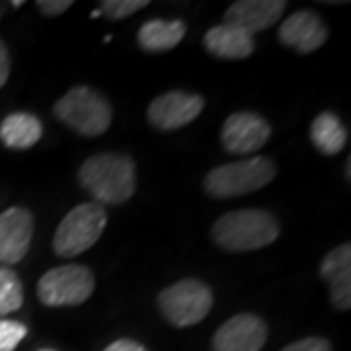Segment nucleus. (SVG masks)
<instances>
[{"label":"nucleus","mask_w":351,"mask_h":351,"mask_svg":"<svg viewBox=\"0 0 351 351\" xmlns=\"http://www.w3.org/2000/svg\"><path fill=\"white\" fill-rule=\"evenodd\" d=\"M34 237V217L27 209L12 207L0 215V263L22 262Z\"/></svg>","instance_id":"9b49d317"},{"label":"nucleus","mask_w":351,"mask_h":351,"mask_svg":"<svg viewBox=\"0 0 351 351\" xmlns=\"http://www.w3.org/2000/svg\"><path fill=\"white\" fill-rule=\"evenodd\" d=\"M203 98L189 92H168L152 100L149 108V121L160 131H174L191 123L203 110Z\"/></svg>","instance_id":"1a4fd4ad"},{"label":"nucleus","mask_w":351,"mask_h":351,"mask_svg":"<svg viewBox=\"0 0 351 351\" xmlns=\"http://www.w3.org/2000/svg\"><path fill=\"white\" fill-rule=\"evenodd\" d=\"M276 176V164L265 156H252L246 160L223 164L205 178V189L221 199L239 197L265 188Z\"/></svg>","instance_id":"20e7f679"},{"label":"nucleus","mask_w":351,"mask_h":351,"mask_svg":"<svg viewBox=\"0 0 351 351\" xmlns=\"http://www.w3.org/2000/svg\"><path fill=\"white\" fill-rule=\"evenodd\" d=\"M320 276L328 283L330 299L339 311L351 306V246L341 244L332 250L320 265Z\"/></svg>","instance_id":"4468645a"},{"label":"nucleus","mask_w":351,"mask_h":351,"mask_svg":"<svg viewBox=\"0 0 351 351\" xmlns=\"http://www.w3.org/2000/svg\"><path fill=\"white\" fill-rule=\"evenodd\" d=\"M287 4L283 0H239L228 6L225 24L239 27L248 36L263 32L281 20Z\"/></svg>","instance_id":"f8f14e48"},{"label":"nucleus","mask_w":351,"mask_h":351,"mask_svg":"<svg viewBox=\"0 0 351 351\" xmlns=\"http://www.w3.org/2000/svg\"><path fill=\"white\" fill-rule=\"evenodd\" d=\"M147 6H149L147 0H104L100 2V14L112 20H123Z\"/></svg>","instance_id":"aec40b11"},{"label":"nucleus","mask_w":351,"mask_h":351,"mask_svg":"<svg viewBox=\"0 0 351 351\" xmlns=\"http://www.w3.org/2000/svg\"><path fill=\"white\" fill-rule=\"evenodd\" d=\"M108 223L106 209L98 203H82L69 211L55 232L53 248L61 258H75L90 250L101 237Z\"/></svg>","instance_id":"39448f33"},{"label":"nucleus","mask_w":351,"mask_h":351,"mask_svg":"<svg viewBox=\"0 0 351 351\" xmlns=\"http://www.w3.org/2000/svg\"><path fill=\"white\" fill-rule=\"evenodd\" d=\"M213 306V293L197 279H184L158 295V308L164 318L178 328L201 322Z\"/></svg>","instance_id":"423d86ee"},{"label":"nucleus","mask_w":351,"mask_h":351,"mask_svg":"<svg viewBox=\"0 0 351 351\" xmlns=\"http://www.w3.org/2000/svg\"><path fill=\"white\" fill-rule=\"evenodd\" d=\"M24 302L22 281L12 269L0 265V316L16 313Z\"/></svg>","instance_id":"6ab92c4d"},{"label":"nucleus","mask_w":351,"mask_h":351,"mask_svg":"<svg viewBox=\"0 0 351 351\" xmlns=\"http://www.w3.org/2000/svg\"><path fill=\"white\" fill-rule=\"evenodd\" d=\"M267 339V326L254 314H237L217 330L213 351H260Z\"/></svg>","instance_id":"9d476101"},{"label":"nucleus","mask_w":351,"mask_h":351,"mask_svg":"<svg viewBox=\"0 0 351 351\" xmlns=\"http://www.w3.org/2000/svg\"><path fill=\"white\" fill-rule=\"evenodd\" d=\"M104 351H147V350H145L141 343L133 341V339H117V341L110 343V346H108Z\"/></svg>","instance_id":"393cba45"},{"label":"nucleus","mask_w":351,"mask_h":351,"mask_svg":"<svg viewBox=\"0 0 351 351\" xmlns=\"http://www.w3.org/2000/svg\"><path fill=\"white\" fill-rule=\"evenodd\" d=\"M73 6V0H39L38 8L43 16H61Z\"/></svg>","instance_id":"5701e85b"},{"label":"nucleus","mask_w":351,"mask_h":351,"mask_svg":"<svg viewBox=\"0 0 351 351\" xmlns=\"http://www.w3.org/2000/svg\"><path fill=\"white\" fill-rule=\"evenodd\" d=\"M78 180L98 205H117L131 199L137 188L135 162L117 152L90 156L80 166Z\"/></svg>","instance_id":"f257e3e1"},{"label":"nucleus","mask_w":351,"mask_h":351,"mask_svg":"<svg viewBox=\"0 0 351 351\" xmlns=\"http://www.w3.org/2000/svg\"><path fill=\"white\" fill-rule=\"evenodd\" d=\"M205 47L207 51L219 57V59H228V61H239L250 57L254 51V39L246 32L232 25H215L205 36Z\"/></svg>","instance_id":"2eb2a0df"},{"label":"nucleus","mask_w":351,"mask_h":351,"mask_svg":"<svg viewBox=\"0 0 351 351\" xmlns=\"http://www.w3.org/2000/svg\"><path fill=\"white\" fill-rule=\"evenodd\" d=\"M279 39L283 45L306 55L324 45V41L328 39V29L316 14L311 10H299L291 14L281 24Z\"/></svg>","instance_id":"ddd939ff"},{"label":"nucleus","mask_w":351,"mask_h":351,"mask_svg":"<svg viewBox=\"0 0 351 351\" xmlns=\"http://www.w3.org/2000/svg\"><path fill=\"white\" fill-rule=\"evenodd\" d=\"M55 115L84 137H98L112 125V106L100 92L75 86L55 104Z\"/></svg>","instance_id":"7ed1b4c3"},{"label":"nucleus","mask_w":351,"mask_h":351,"mask_svg":"<svg viewBox=\"0 0 351 351\" xmlns=\"http://www.w3.org/2000/svg\"><path fill=\"white\" fill-rule=\"evenodd\" d=\"M96 279L84 265H59L39 279L38 297L47 306H75L90 299Z\"/></svg>","instance_id":"0eeeda50"},{"label":"nucleus","mask_w":351,"mask_h":351,"mask_svg":"<svg viewBox=\"0 0 351 351\" xmlns=\"http://www.w3.org/2000/svg\"><path fill=\"white\" fill-rule=\"evenodd\" d=\"M311 138L324 154H338L348 143V131L334 113H320L311 125Z\"/></svg>","instance_id":"a211bd4d"},{"label":"nucleus","mask_w":351,"mask_h":351,"mask_svg":"<svg viewBox=\"0 0 351 351\" xmlns=\"http://www.w3.org/2000/svg\"><path fill=\"white\" fill-rule=\"evenodd\" d=\"M279 237L277 219L262 209H240L223 215L213 225V240L228 252H250L269 246Z\"/></svg>","instance_id":"f03ea898"},{"label":"nucleus","mask_w":351,"mask_h":351,"mask_svg":"<svg viewBox=\"0 0 351 351\" xmlns=\"http://www.w3.org/2000/svg\"><path fill=\"white\" fill-rule=\"evenodd\" d=\"M39 351H55V350H39Z\"/></svg>","instance_id":"a878e982"},{"label":"nucleus","mask_w":351,"mask_h":351,"mask_svg":"<svg viewBox=\"0 0 351 351\" xmlns=\"http://www.w3.org/2000/svg\"><path fill=\"white\" fill-rule=\"evenodd\" d=\"M41 133H43L41 121L32 113H10L0 123V141L8 149H16V151L34 147L41 138Z\"/></svg>","instance_id":"dca6fc26"},{"label":"nucleus","mask_w":351,"mask_h":351,"mask_svg":"<svg viewBox=\"0 0 351 351\" xmlns=\"http://www.w3.org/2000/svg\"><path fill=\"white\" fill-rule=\"evenodd\" d=\"M186 36L182 20H151L138 29V45L149 53L174 49Z\"/></svg>","instance_id":"f3484780"},{"label":"nucleus","mask_w":351,"mask_h":351,"mask_svg":"<svg viewBox=\"0 0 351 351\" xmlns=\"http://www.w3.org/2000/svg\"><path fill=\"white\" fill-rule=\"evenodd\" d=\"M281 351H332V346L324 338H304L291 343Z\"/></svg>","instance_id":"4be33fe9"},{"label":"nucleus","mask_w":351,"mask_h":351,"mask_svg":"<svg viewBox=\"0 0 351 351\" xmlns=\"http://www.w3.org/2000/svg\"><path fill=\"white\" fill-rule=\"evenodd\" d=\"M271 129L267 121L258 113L239 112L232 113L223 125L221 141L226 152L232 154H252L260 151L269 141Z\"/></svg>","instance_id":"6e6552de"},{"label":"nucleus","mask_w":351,"mask_h":351,"mask_svg":"<svg viewBox=\"0 0 351 351\" xmlns=\"http://www.w3.org/2000/svg\"><path fill=\"white\" fill-rule=\"evenodd\" d=\"M27 328L16 320H0V351H14L25 338Z\"/></svg>","instance_id":"412c9836"},{"label":"nucleus","mask_w":351,"mask_h":351,"mask_svg":"<svg viewBox=\"0 0 351 351\" xmlns=\"http://www.w3.org/2000/svg\"><path fill=\"white\" fill-rule=\"evenodd\" d=\"M8 76H10V55L6 45L0 41V88L6 84Z\"/></svg>","instance_id":"b1692460"}]
</instances>
